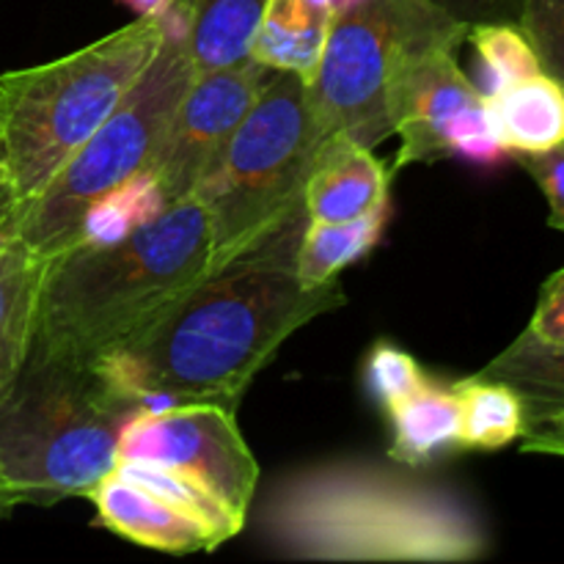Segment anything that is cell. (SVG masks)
<instances>
[{
  "label": "cell",
  "mask_w": 564,
  "mask_h": 564,
  "mask_svg": "<svg viewBox=\"0 0 564 564\" xmlns=\"http://www.w3.org/2000/svg\"><path fill=\"white\" fill-rule=\"evenodd\" d=\"M308 213L187 290L163 317L102 364L141 411L213 402L235 411L292 334L347 303L339 281L306 286L297 246Z\"/></svg>",
  "instance_id": "6da1fadb"
},
{
  "label": "cell",
  "mask_w": 564,
  "mask_h": 564,
  "mask_svg": "<svg viewBox=\"0 0 564 564\" xmlns=\"http://www.w3.org/2000/svg\"><path fill=\"white\" fill-rule=\"evenodd\" d=\"M209 259V220L193 196L165 204L119 240L64 248L44 275L28 358L99 364L116 356L207 279Z\"/></svg>",
  "instance_id": "7a4b0ae2"
},
{
  "label": "cell",
  "mask_w": 564,
  "mask_h": 564,
  "mask_svg": "<svg viewBox=\"0 0 564 564\" xmlns=\"http://www.w3.org/2000/svg\"><path fill=\"white\" fill-rule=\"evenodd\" d=\"M262 527L290 560L474 562L488 554L482 521L460 496L358 463L308 468L281 482Z\"/></svg>",
  "instance_id": "3957f363"
},
{
  "label": "cell",
  "mask_w": 564,
  "mask_h": 564,
  "mask_svg": "<svg viewBox=\"0 0 564 564\" xmlns=\"http://www.w3.org/2000/svg\"><path fill=\"white\" fill-rule=\"evenodd\" d=\"M160 44L163 20L135 17L64 58L0 75V237L119 108Z\"/></svg>",
  "instance_id": "277c9868"
},
{
  "label": "cell",
  "mask_w": 564,
  "mask_h": 564,
  "mask_svg": "<svg viewBox=\"0 0 564 564\" xmlns=\"http://www.w3.org/2000/svg\"><path fill=\"white\" fill-rule=\"evenodd\" d=\"M141 413L102 364L28 358L0 397V474L20 505L88 499L119 463V441Z\"/></svg>",
  "instance_id": "5b68a950"
},
{
  "label": "cell",
  "mask_w": 564,
  "mask_h": 564,
  "mask_svg": "<svg viewBox=\"0 0 564 564\" xmlns=\"http://www.w3.org/2000/svg\"><path fill=\"white\" fill-rule=\"evenodd\" d=\"M323 147L306 80L270 72L220 158L193 187L209 220V273L306 215V182Z\"/></svg>",
  "instance_id": "8992f818"
},
{
  "label": "cell",
  "mask_w": 564,
  "mask_h": 564,
  "mask_svg": "<svg viewBox=\"0 0 564 564\" xmlns=\"http://www.w3.org/2000/svg\"><path fill=\"white\" fill-rule=\"evenodd\" d=\"M160 20L163 44L152 64L3 237H17L42 257H55L75 246L83 218L99 198L149 171L171 116L196 75L187 20L174 6H165Z\"/></svg>",
  "instance_id": "52a82bcc"
},
{
  "label": "cell",
  "mask_w": 564,
  "mask_h": 564,
  "mask_svg": "<svg viewBox=\"0 0 564 564\" xmlns=\"http://www.w3.org/2000/svg\"><path fill=\"white\" fill-rule=\"evenodd\" d=\"M468 28L422 0H336L328 36L312 75L308 105L325 141L378 147L394 135L389 91L397 58L411 39Z\"/></svg>",
  "instance_id": "ba28073f"
},
{
  "label": "cell",
  "mask_w": 564,
  "mask_h": 564,
  "mask_svg": "<svg viewBox=\"0 0 564 564\" xmlns=\"http://www.w3.org/2000/svg\"><path fill=\"white\" fill-rule=\"evenodd\" d=\"M466 33L446 28L402 47L389 91L391 130L400 138L394 171L446 158L494 169L510 158L490 124L488 97L457 66Z\"/></svg>",
  "instance_id": "9c48e42d"
},
{
  "label": "cell",
  "mask_w": 564,
  "mask_h": 564,
  "mask_svg": "<svg viewBox=\"0 0 564 564\" xmlns=\"http://www.w3.org/2000/svg\"><path fill=\"white\" fill-rule=\"evenodd\" d=\"M119 457L158 463L191 479L231 518L246 523L259 466L229 408L185 402L135 413L121 433Z\"/></svg>",
  "instance_id": "30bf717a"
},
{
  "label": "cell",
  "mask_w": 564,
  "mask_h": 564,
  "mask_svg": "<svg viewBox=\"0 0 564 564\" xmlns=\"http://www.w3.org/2000/svg\"><path fill=\"white\" fill-rule=\"evenodd\" d=\"M270 72L248 58L193 75L147 171L165 204L193 196V187L220 158Z\"/></svg>",
  "instance_id": "8fae6325"
},
{
  "label": "cell",
  "mask_w": 564,
  "mask_h": 564,
  "mask_svg": "<svg viewBox=\"0 0 564 564\" xmlns=\"http://www.w3.org/2000/svg\"><path fill=\"white\" fill-rule=\"evenodd\" d=\"M88 499L97 510L99 527L143 549L165 551V554H198L226 543L215 529L165 505L163 499L138 488L116 471L108 474Z\"/></svg>",
  "instance_id": "7c38bea8"
},
{
  "label": "cell",
  "mask_w": 564,
  "mask_h": 564,
  "mask_svg": "<svg viewBox=\"0 0 564 564\" xmlns=\"http://www.w3.org/2000/svg\"><path fill=\"white\" fill-rule=\"evenodd\" d=\"M308 220L339 224L361 218L389 204V169L372 154L347 138H330L319 149L317 163L306 182Z\"/></svg>",
  "instance_id": "4fadbf2b"
},
{
  "label": "cell",
  "mask_w": 564,
  "mask_h": 564,
  "mask_svg": "<svg viewBox=\"0 0 564 564\" xmlns=\"http://www.w3.org/2000/svg\"><path fill=\"white\" fill-rule=\"evenodd\" d=\"M50 262L53 257H42L17 237H0V397L31 356Z\"/></svg>",
  "instance_id": "5bb4252c"
},
{
  "label": "cell",
  "mask_w": 564,
  "mask_h": 564,
  "mask_svg": "<svg viewBox=\"0 0 564 564\" xmlns=\"http://www.w3.org/2000/svg\"><path fill=\"white\" fill-rule=\"evenodd\" d=\"M485 97L496 138L510 154H538L564 141V86L545 72L507 83Z\"/></svg>",
  "instance_id": "9a60e30c"
},
{
  "label": "cell",
  "mask_w": 564,
  "mask_h": 564,
  "mask_svg": "<svg viewBox=\"0 0 564 564\" xmlns=\"http://www.w3.org/2000/svg\"><path fill=\"white\" fill-rule=\"evenodd\" d=\"M389 457L405 468H422L444 452L460 449V400L455 386L427 380L419 391L391 405Z\"/></svg>",
  "instance_id": "2e32d148"
},
{
  "label": "cell",
  "mask_w": 564,
  "mask_h": 564,
  "mask_svg": "<svg viewBox=\"0 0 564 564\" xmlns=\"http://www.w3.org/2000/svg\"><path fill=\"white\" fill-rule=\"evenodd\" d=\"M334 6L325 0H268L251 44V58L268 69L308 77L328 36Z\"/></svg>",
  "instance_id": "e0dca14e"
},
{
  "label": "cell",
  "mask_w": 564,
  "mask_h": 564,
  "mask_svg": "<svg viewBox=\"0 0 564 564\" xmlns=\"http://www.w3.org/2000/svg\"><path fill=\"white\" fill-rule=\"evenodd\" d=\"M187 20L196 72L251 58V44L268 0H169Z\"/></svg>",
  "instance_id": "ac0fdd59"
},
{
  "label": "cell",
  "mask_w": 564,
  "mask_h": 564,
  "mask_svg": "<svg viewBox=\"0 0 564 564\" xmlns=\"http://www.w3.org/2000/svg\"><path fill=\"white\" fill-rule=\"evenodd\" d=\"M477 375L510 386L521 397L527 422L564 411V345H551L523 330Z\"/></svg>",
  "instance_id": "d6986e66"
},
{
  "label": "cell",
  "mask_w": 564,
  "mask_h": 564,
  "mask_svg": "<svg viewBox=\"0 0 564 564\" xmlns=\"http://www.w3.org/2000/svg\"><path fill=\"white\" fill-rule=\"evenodd\" d=\"M389 213L391 202L361 215V218L339 220V224L308 220L306 229H303L301 246H297V279L306 286H319L334 281L347 264L358 262L364 253H369L378 246Z\"/></svg>",
  "instance_id": "ffe728a7"
},
{
  "label": "cell",
  "mask_w": 564,
  "mask_h": 564,
  "mask_svg": "<svg viewBox=\"0 0 564 564\" xmlns=\"http://www.w3.org/2000/svg\"><path fill=\"white\" fill-rule=\"evenodd\" d=\"M452 386L460 400V449L496 452L521 438L527 411L510 386L482 375H471Z\"/></svg>",
  "instance_id": "44dd1931"
},
{
  "label": "cell",
  "mask_w": 564,
  "mask_h": 564,
  "mask_svg": "<svg viewBox=\"0 0 564 564\" xmlns=\"http://www.w3.org/2000/svg\"><path fill=\"white\" fill-rule=\"evenodd\" d=\"M116 474H121L124 479L135 482L138 488L149 490L152 496L163 499L165 505L176 507L185 516L196 518L204 527L215 529L224 540H231L235 534L242 532L246 523H240L237 518H231L218 501L209 499L202 488L191 482V479L180 477V474L169 471V468L158 466V463H143V460H127V457H119L113 468Z\"/></svg>",
  "instance_id": "7402d4cb"
},
{
  "label": "cell",
  "mask_w": 564,
  "mask_h": 564,
  "mask_svg": "<svg viewBox=\"0 0 564 564\" xmlns=\"http://www.w3.org/2000/svg\"><path fill=\"white\" fill-rule=\"evenodd\" d=\"M466 42L474 44L482 64L485 94H494L507 83L543 72L532 42L518 22H477L468 28Z\"/></svg>",
  "instance_id": "603a6c76"
},
{
  "label": "cell",
  "mask_w": 564,
  "mask_h": 564,
  "mask_svg": "<svg viewBox=\"0 0 564 564\" xmlns=\"http://www.w3.org/2000/svg\"><path fill=\"white\" fill-rule=\"evenodd\" d=\"M364 378H367V389L380 405L389 411L391 405L402 402L405 397H411L413 391L422 389L427 383V372L419 367L416 358L411 352L400 350L394 345H380L372 347L367 358V369H364Z\"/></svg>",
  "instance_id": "cb8c5ba5"
},
{
  "label": "cell",
  "mask_w": 564,
  "mask_h": 564,
  "mask_svg": "<svg viewBox=\"0 0 564 564\" xmlns=\"http://www.w3.org/2000/svg\"><path fill=\"white\" fill-rule=\"evenodd\" d=\"M518 25L532 42L540 69L564 86V0H518Z\"/></svg>",
  "instance_id": "d4e9b609"
},
{
  "label": "cell",
  "mask_w": 564,
  "mask_h": 564,
  "mask_svg": "<svg viewBox=\"0 0 564 564\" xmlns=\"http://www.w3.org/2000/svg\"><path fill=\"white\" fill-rule=\"evenodd\" d=\"M518 163L529 171L549 202V226L564 231V141L538 154H518Z\"/></svg>",
  "instance_id": "484cf974"
},
{
  "label": "cell",
  "mask_w": 564,
  "mask_h": 564,
  "mask_svg": "<svg viewBox=\"0 0 564 564\" xmlns=\"http://www.w3.org/2000/svg\"><path fill=\"white\" fill-rule=\"evenodd\" d=\"M527 330L551 345H564V268L551 275L540 290L538 308Z\"/></svg>",
  "instance_id": "4316f807"
},
{
  "label": "cell",
  "mask_w": 564,
  "mask_h": 564,
  "mask_svg": "<svg viewBox=\"0 0 564 564\" xmlns=\"http://www.w3.org/2000/svg\"><path fill=\"white\" fill-rule=\"evenodd\" d=\"M422 3L468 28L477 22H518V0H422Z\"/></svg>",
  "instance_id": "83f0119b"
},
{
  "label": "cell",
  "mask_w": 564,
  "mask_h": 564,
  "mask_svg": "<svg viewBox=\"0 0 564 564\" xmlns=\"http://www.w3.org/2000/svg\"><path fill=\"white\" fill-rule=\"evenodd\" d=\"M521 438H523V446H521L523 452L556 457V452L564 449V411H556L551 413V416L527 422Z\"/></svg>",
  "instance_id": "f1b7e54d"
},
{
  "label": "cell",
  "mask_w": 564,
  "mask_h": 564,
  "mask_svg": "<svg viewBox=\"0 0 564 564\" xmlns=\"http://www.w3.org/2000/svg\"><path fill=\"white\" fill-rule=\"evenodd\" d=\"M119 3L127 6L135 17H160L169 0H119Z\"/></svg>",
  "instance_id": "f546056e"
},
{
  "label": "cell",
  "mask_w": 564,
  "mask_h": 564,
  "mask_svg": "<svg viewBox=\"0 0 564 564\" xmlns=\"http://www.w3.org/2000/svg\"><path fill=\"white\" fill-rule=\"evenodd\" d=\"M17 507H20V501H17V496L11 494V488L6 485L3 474H0V521H6V518H9Z\"/></svg>",
  "instance_id": "4dcf8cb0"
},
{
  "label": "cell",
  "mask_w": 564,
  "mask_h": 564,
  "mask_svg": "<svg viewBox=\"0 0 564 564\" xmlns=\"http://www.w3.org/2000/svg\"><path fill=\"white\" fill-rule=\"evenodd\" d=\"M325 3H330V6H336V0H325Z\"/></svg>",
  "instance_id": "1f68e13d"
},
{
  "label": "cell",
  "mask_w": 564,
  "mask_h": 564,
  "mask_svg": "<svg viewBox=\"0 0 564 564\" xmlns=\"http://www.w3.org/2000/svg\"><path fill=\"white\" fill-rule=\"evenodd\" d=\"M556 457H564V449H562V452H556Z\"/></svg>",
  "instance_id": "d6a6232c"
}]
</instances>
